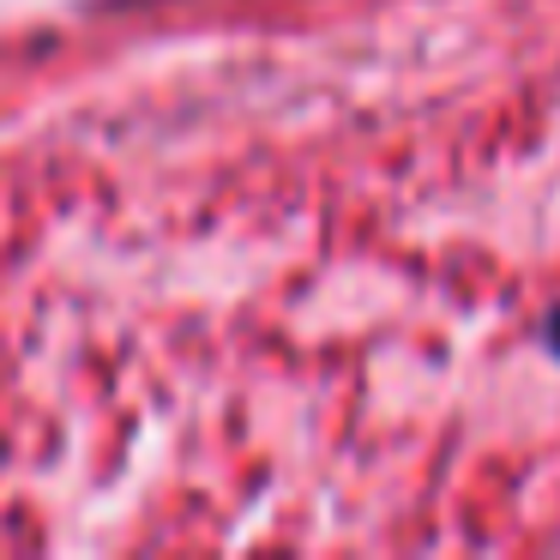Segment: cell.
Segmentation results:
<instances>
[{
	"mask_svg": "<svg viewBox=\"0 0 560 560\" xmlns=\"http://www.w3.org/2000/svg\"><path fill=\"white\" fill-rule=\"evenodd\" d=\"M548 338H560V314H555V331H548Z\"/></svg>",
	"mask_w": 560,
	"mask_h": 560,
	"instance_id": "cell-1",
	"label": "cell"
}]
</instances>
